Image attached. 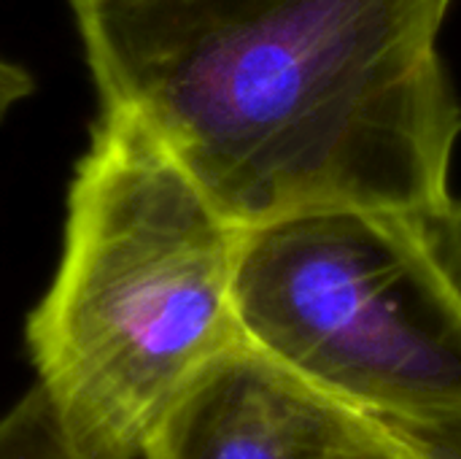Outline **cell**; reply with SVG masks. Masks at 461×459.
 Here are the masks:
<instances>
[{"mask_svg":"<svg viewBox=\"0 0 461 459\" xmlns=\"http://www.w3.org/2000/svg\"><path fill=\"white\" fill-rule=\"evenodd\" d=\"M140 459H424L411 433L305 381L251 344L219 357Z\"/></svg>","mask_w":461,"mask_h":459,"instance_id":"cell-4","label":"cell"},{"mask_svg":"<svg viewBox=\"0 0 461 459\" xmlns=\"http://www.w3.org/2000/svg\"><path fill=\"white\" fill-rule=\"evenodd\" d=\"M0 459H92L65 436L49 398L35 384L0 417Z\"/></svg>","mask_w":461,"mask_h":459,"instance_id":"cell-5","label":"cell"},{"mask_svg":"<svg viewBox=\"0 0 461 459\" xmlns=\"http://www.w3.org/2000/svg\"><path fill=\"white\" fill-rule=\"evenodd\" d=\"M235 225L132 116L100 111L68 189L65 241L27 319L38 387L92 459H140L184 392L246 344Z\"/></svg>","mask_w":461,"mask_h":459,"instance_id":"cell-2","label":"cell"},{"mask_svg":"<svg viewBox=\"0 0 461 459\" xmlns=\"http://www.w3.org/2000/svg\"><path fill=\"white\" fill-rule=\"evenodd\" d=\"M405 427V425H402ZM424 459H461V422L438 427H405Z\"/></svg>","mask_w":461,"mask_h":459,"instance_id":"cell-7","label":"cell"},{"mask_svg":"<svg viewBox=\"0 0 461 459\" xmlns=\"http://www.w3.org/2000/svg\"><path fill=\"white\" fill-rule=\"evenodd\" d=\"M32 92H35L32 76H30L22 65H16V62L0 57V122H3L16 106H22Z\"/></svg>","mask_w":461,"mask_h":459,"instance_id":"cell-8","label":"cell"},{"mask_svg":"<svg viewBox=\"0 0 461 459\" xmlns=\"http://www.w3.org/2000/svg\"><path fill=\"white\" fill-rule=\"evenodd\" d=\"M232 303L246 344L346 403L461 422V298L421 222L340 206L246 225Z\"/></svg>","mask_w":461,"mask_h":459,"instance_id":"cell-3","label":"cell"},{"mask_svg":"<svg viewBox=\"0 0 461 459\" xmlns=\"http://www.w3.org/2000/svg\"><path fill=\"white\" fill-rule=\"evenodd\" d=\"M424 235L440 271L461 298V203L451 200L440 216L424 225Z\"/></svg>","mask_w":461,"mask_h":459,"instance_id":"cell-6","label":"cell"},{"mask_svg":"<svg viewBox=\"0 0 461 459\" xmlns=\"http://www.w3.org/2000/svg\"><path fill=\"white\" fill-rule=\"evenodd\" d=\"M451 0H70L105 111L240 227L308 208L432 222L461 111Z\"/></svg>","mask_w":461,"mask_h":459,"instance_id":"cell-1","label":"cell"}]
</instances>
